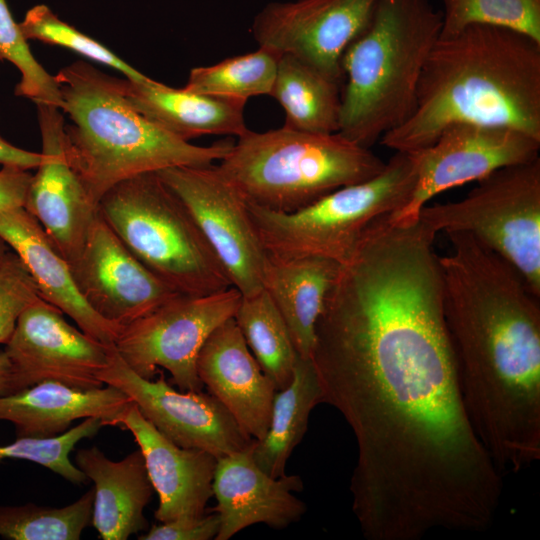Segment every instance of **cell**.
<instances>
[{"mask_svg": "<svg viewBox=\"0 0 540 540\" xmlns=\"http://www.w3.org/2000/svg\"><path fill=\"white\" fill-rule=\"evenodd\" d=\"M439 256L411 237L361 244L340 264L315 328L324 403L357 443L352 510L368 540L480 532L503 481L460 393Z\"/></svg>", "mask_w": 540, "mask_h": 540, "instance_id": "6da1fadb", "label": "cell"}, {"mask_svg": "<svg viewBox=\"0 0 540 540\" xmlns=\"http://www.w3.org/2000/svg\"><path fill=\"white\" fill-rule=\"evenodd\" d=\"M460 122L506 126L540 139V42L482 24L440 36L423 67L412 115L380 143L395 152L418 151Z\"/></svg>", "mask_w": 540, "mask_h": 540, "instance_id": "7a4b0ae2", "label": "cell"}, {"mask_svg": "<svg viewBox=\"0 0 540 540\" xmlns=\"http://www.w3.org/2000/svg\"><path fill=\"white\" fill-rule=\"evenodd\" d=\"M64 125L65 151L89 196L98 205L115 184L147 172L179 166H208L230 151L233 141L198 146L151 122L126 101L120 78L85 61L55 75Z\"/></svg>", "mask_w": 540, "mask_h": 540, "instance_id": "3957f363", "label": "cell"}, {"mask_svg": "<svg viewBox=\"0 0 540 540\" xmlns=\"http://www.w3.org/2000/svg\"><path fill=\"white\" fill-rule=\"evenodd\" d=\"M441 30L442 12L429 0H378L369 25L342 57L338 133L370 149L407 121Z\"/></svg>", "mask_w": 540, "mask_h": 540, "instance_id": "277c9868", "label": "cell"}, {"mask_svg": "<svg viewBox=\"0 0 540 540\" xmlns=\"http://www.w3.org/2000/svg\"><path fill=\"white\" fill-rule=\"evenodd\" d=\"M217 167L246 201L280 212L304 208L385 167L380 157L340 133H312L282 126L248 129Z\"/></svg>", "mask_w": 540, "mask_h": 540, "instance_id": "5b68a950", "label": "cell"}, {"mask_svg": "<svg viewBox=\"0 0 540 540\" xmlns=\"http://www.w3.org/2000/svg\"><path fill=\"white\" fill-rule=\"evenodd\" d=\"M98 210L131 253L175 292L198 296L232 287L192 214L156 172L115 184Z\"/></svg>", "mask_w": 540, "mask_h": 540, "instance_id": "8992f818", "label": "cell"}, {"mask_svg": "<svg viewBox=\"0 0 540 540\" xmlns=\"http://www.w3.org/2000/svg\"><path fill=\"white\" fill-rule=\"evenodd\" d=\"M411 152L396 151L376 176L341 187L293 212L247 203L248 214L271 260L317 256L345 262L378 220L397 214L416 184Z\"/></svg>", "mask_w": 540, "mask_h": 540, "instance_id": "52a82bcc", "label": "cell"}, {"mask_svg": "<svg viewBox=\"0 0 540 540\" xmlns=\"http://www.w3.org/2000/svg\"><path fill=\"white\" fill-rule=\"evenodd\" d=\"M418 218L435 234L471 235L540 297V157L492 172L459 201L426 204Z\"/></svg>", "mask_w": 540, "mask_h": 540, "instance_id": "ba28073f", "label": "cell"}, {"mask_svg": "<svg viewBox=\"0 0 540 540\" xmlns=\"http://www.w3.org/2000/svg\"><path fill=\"white\" fill-rule=\"evenodd\" d=\"M235 287L208 295L177 294L123 327L114 347L139 376L153 379L159 368L182 391H201L198 354L210 334L234 314L241 300Z\"/></svg>", "mask_w": 540, "mask_h": 540, "instance_id": "9c48e42d", "label": "cell"}, {"mask_svg": "<svg viewBox=\"0 0 540 540\" xmlns=\"http://www.w3.org/2000/svg\"><path fill=\"white\" fill-rule=\"evenodd\" d=\"M156 173L186 205L232 286L242 296L262 290L268 257L245 198L217 164L171 167Z\"/></svg>", "mask_w": 540, "mask_h": 540, "instance_id": "30bf717a", "label": "cell"}, {"mask_svg": "<svg viewBox=\"0 0 540 540\" xmlns=\"http://www.w3.org/2000/svg\"><path fill=\"white\" fill-rule=\"evenodd\" d=\"M540 139L520 130L470 122L445 128L428 147L411 152L416 184L408 203L391 218L414 220L431 198L492 172L539 157Z\"/></svg>", "mask_w": 540, "mask_h": 540, "instance_id": "8fae6325", "label": "cell"}, {"mask_svg": "<svg viewBox=\"0 0 540 540\" xmlns=\"http://www.w3.org/2000/svg\"><path fill=\"white\" fill-rule=\"evenodd\" d=\"M100 378L105 385L125 392L141 414L180 447L201 449L219 458L254 442L211 394L176 390L163 375L157 380L143 378L129 368L115 347Z\"/></svg>", "mask_w": 540, "mask_h": 540, "instance_id": "7c38bea8", "label": "cell"}, {"mask_svg": "<svg viewBox=\"0 0 540 540\" xmlns=\"http://www.w3.org/2000/svg\"><path fill=\"white\" fill-rule=\"evenodd\" d=\"M378 0L270 2L250 31L259 46L290 54L343 83L342 57L369 25Z\"/></svg>", "mask_w": 540, "mask_h": 540, "instance_id": "4fadbf2b", "label": "cell"}, {"mask_svg": "<svg viewBox=\"0 0 540 540\" xmlns=\"http://www.w3.org/2000/svg\"><path fill=\"white\" fill-rule=\"evenodd\" d=\"M113 347L70 325L41 298L21 314L4 350L21 390L47 380L90 390L105 385L100 373Z\"/></svg>", "mask_w": 540, "mask_h": 540, "instance_id": "5bb4252c", "label": "cell"}, {"mask_svg": "<svg viewBox=\"0 0 540 540\" xmlns=\"http://www.w3.org/2000/svg\"><path fill=\"white\" fill-rule=\"evenodd\" d=\"M69 266L86 303L121 329L179 294L131 253L99 210L79 256Z\"/></svg>", "mask_w": 540, "mask_h": 540, "instance_id": "9a60e30c", "label": "cell"}, {"mask_svg": "<svg viewBox=\"0 0 540 540\" xmlns=\"http://www.w3.org/2000/svg\"><path fill=\"white\" fill-rule=\"evenodd\" d=\"M36 106L42 159L36 174L32 175L23 207L71 263L83 248L98 214V205L67 158L61 109L47 103Z\"/></svg>", "mask_w": 540, "mask_h": 540, "instance_id": "2e32d148", "label": "cell"}, {"mask_svg": "<svg viewBox=\"0 0 540 540\" xmlns=\"http://www.w3.org/2000/svg\"><path fill=\"white\" fill-rule=\"evenodd\" d=\"M252 444L217 459L212 484L217 504L212 511L220 528L215 540H228L254 524L285 529L306 512V504L294 496L303 490L301 477H271L254 461Z\"/></svg>", "mask_w": 540, "mask_h": 540, "instance_id": "e0dca14e", "label": "cell"}, {"mask_svg": "<svg viewBox=\"0 0 540 540\" xmlns=\"http://www.w3.org/2000/svg\"><path fill=\"white\" fill-rule=\"evenodd\" d=\"M197 374L208 393L254 440L267 432L277 391L251 353L234 317L219 325L203 344Z\"/></svg>", "mask_w": 540, "mask_h": 540, "instance_id": "ac0fdd59", "label": "cell"}, {"mask_svg": "<svg viewBox=\"0 0 540 540\" xmlns=\"http://www.w3.org/2000/svg\"><path fill=\"white\" fill-rule=\"evenodd\" d=\"M121 424V429L133 435L158 495L155 519L168 522L205 514L213 496L218 458L207 451L183 448L170 441L141 414L134 402Z\"/></svg>", "mask_w": 540, "mask_h": 540, "instance_id": "d6986e66", "label": "cell"}, {"mask_svg": "<svg viewBox=\"0 0 540 540\" xmlns=\"http://www.w3.org/2000/svg\"><path fill=\"white\" fill-rule=\"evenodd\" d=\"M132 399L112 385L81 390L53 380L0 396V420L15 426L17 438L58 436L74 421L97 417L104 426L121 428Z\"/></svg>", "mask_w": 540, "mask_h": 540, "instance_id": "ffe728a7", "label": "cell"}, {"mask_svg": "<svg viewBox=\"0 0 540 540\" xmlns=\"http://www.w3.org/2000/svg\"><path fill=\"white\" fill-rule=\"evenodd\" d=\"M0 237L23 261L43 300L68 315L89 336L114 345L121 328L103 319L86 303L69 263L24 207L0 212Z\"/></svg>", "mask_w": 540, "mask_h": 540, "instance_id": "44dd1931", "label": "cell"}, {"mask_svg": "<svg viewBox=\"0 0 540 540\" xmlns=\"http://www.w3.org/2000/svg\"><path fill=\"white\" fill-rule=\"evenodd\" d=\"M75 465L94 483L92 525L100 539L126 540L149 529L144 509L155 491L140 449L113 461L91 446L76 451Z\"/></svg>", "mask_w": 540, "mask_h": 540, "instance_id": "7402d4cb", "label": "cell"}, {"mask_svg": "<svg viewBox=\"0 0 540 540\" xmlns=\"http://www.w3.org/2000/svg\"><path fill=\"white\" fill-rule=\"evenodd\" d=\"M120 87L133 109L186 141L204 135L239 137L248 130L247 102L172 88L148 76L139 81L125 77L120 79Z\"/></svg>", "mask_w": 540, "mask_h": 540, "instance_id": "603a6c76", "label": "cell"}, {"mask_svg": "<svg viewBox=\"0 0 540 540\" xmlns=\"http://www.w3.org/2000/svg\"><path fill=\"white\" fill-rule=\"evenodd\" d=\"M339 266L317 256L285 261L268 258L266 262L263 288L282 315L302 359L312 358L316 324Z\"/></svg>", "mask_w": 540, "mask_h": 540, "instance_id": "cb8c5ba5", "label": "cell"}, {"mask_svg": "<svg viewBox=\"0 0 540 540\" xmlns=\"http://www.w3.org/2000/svg\"><path fill=\"white\" fill-rule=\"evenodd\" d=\"M324 403V394L312 359L297 358L293 378L273 397L266 434L252 444L256 464L271 477L285 475L289 457L302 441L314 407Z\"/></svg>", "mask_w": 540, "mask_h": 540, "instance_id": "d4e9b609", "label": "cell"}, {"mask_svg": "<svg viewBox=\"0 0 540 540\" xmlns=\"http://www.w3.org/2000/svg\"><path fill=\"white\" fill-rule=\"evenodd\" d=\"M342 84L306 62L281 54L270 93L285 113L284 126L312 133L339 130Z\"/></svg>", "mask_w": 540, "mask_h": 540, "instance_id": "484cf974", "label": "cell"}, {"mask_svg": "<svg viewBox=\"0 0 540 540\" xmlns=\"http://www.w3.org/2000/svg\"><path fill=\"white\" fill-rule=\"evenodd\" d=\"M234 319L276 390L287 387L293 378L298 354L288 327L266 290L241 296Z\"/></svg>", "mask_w": 540, "mask_h": 540, "instance_id": "4316f807", "label": "cell"}, {"mask_svg": "<svg viewBox=\"0 0 540 540\" xmlns=\"http://www.w3.org/2000/svg\"><path fill=\"white\" fill-rule=\"evenodd\" d=\"M280 55L259 46L255 51L228 57L213 65L194 67L183 88L196 94L243 102L254 96H270Z\"/></svg>", "mask_w": 540, "mask_h": 540, "instance_id": "83f0119b", "label": "cell"}, {"mask_svg": "<svg viewBox=\"0 0 540 540\" xmlns=\"http://www.w3.org/2000/svg\"><path fill=\"white\" fill-rule=\"evenodd\" d=\"M94 488L63 507L0 505V536L9 540H79L92 525Z\"/></svg>", "mask_w": 540, "mask_h": 540, "instance_id": "f1b7e54d", "label": "cell"}, {"mask_svg": "<svg viewBox=\"0 0 540 540\" xmlns=\"http://www.w3.org/2000/svg\"><path fill=\"white\" fill-rule=\"evenodd\" d=\"M440 36L467 26H498L523 33L540 42V0H443Z\"/></svg>", "mask_w": 540, "mask_h": 540, "instance_id": "f546056e", "label": "cell"}, {"mask_svg": "<svg viewBox=\"0 0 540 540\" xmlns=\"http://www.w3.org/2000/svg\"><path fill=\"white\" fill-rule=\"evenodd\" d=\"M19 26L27 40H38L65 47L85 58L118 70L130 80L139 81L147 77L100 42L62 21L45 4H38L30 8Z\"/></svg>", "mask_w": 540, "mask_h": 540, "instance_id": "4dcf8cb0", "label": "cell"}, {"mask_svg": "<svg viewBox=\"0 0 540 540\" xmlns=\"http://www.w3.org/2000/svg\"><path fill=\"white\" fill-rule=\"evenodd\" d=\"M104 426L101 419L89 417L65 433L51 438H17L13 443L0 446V462L22 459L48 468L73 484L86 483L87 476L69 458L76 444L95 436Z\"/></svg>", "mask_w": 540, "mask_h": 540, "instance_id": "1f68e13d", "label": "cell"}, {"mask_svg": "<svg viewBox=\"0 0 540 540\" xmlns=\"http://www.w3.org/2000/svg\"><path fill=\"white\" fill-rule=\"evenodd\" d=\"M27 41L6 0H0V61H8L20 72L15 94L35 104L47 103L60 108L61 99L55 76L36 60Z\"/></svg>", "mask_w": 540, "mask_h": 540, "instance_id": "d6a6232c", "label": "cell"}, {"mask_svg": "<svg viewBox=\"0 0 540 540\" xmlns=\"http://www.w3.org/2000/svg\"><path fill=\"white\" fill-rule=\"evenodd\" d=\"M40 299L27 267L10 250L0 262V344L8 343L21 314Z\"/></svg>", "mask_w": 540, "mask_h": 540, "instance_id": "836d02e7", "label": "cell"}, {"mask_svg": "<svg viewBox=\"0 0 540 540\" xmlns=\"http://www.w3.org/2000/svg\"><path fill=\"white\" fill-rule=\"evenodd\" d=\"M220 528L217 513H205L196 517H182L153 525L139 540H211L215 539Z\"/></svg>", "mask_w": 540, "mask_h": 540, "instance_id": "e575fe53", "label": "cell"}, {"mask_svg": "<svg viewBox=\"0 0 540 540\" xmlns=\"http://www.w3.org/2000/svg\"><path fill=\"white\" fill-rule=\"evenodd\" d=\"M32 174L12 166L0 169V212L23 207Z\"/></svg>", "mask_w": 540, "mask_h": 540, "instance_id": "d590c367", "label": "cell"}, {"mask_svg": "<svg viewBox=\"0 0 540 540\" xmlns=\"http://www.w3.org/2000/svg\"><path fill=\"white\" fill-rule=\"evenodd\" d=\"M41 152H31L16 147L0 136V164L29 170L37 168L41 162Z\"/></svg>", "mask_w": 540, "mask_h": 540, "instance_id": "8d00e7d4", "label": "cell"}, {"mask_svg": "<svg viewBox=\"0 0 540 540\" xmlns=\"http://www.w3.org/2000/svg\"><path fill=\"white\" fill-rule=\"evenodd\" d=\"M21 391L14 367L5 350L0 351V396Z\"/></svg>", "mask_w": 540, "mask_h": 540, "instance_id": "74e56055", "label": "cell"}, {"mask_svg": "<svg viewBox=\"0 0 540 540\" xmlns=\"http://www.w3.org/2000/svg\"><path fill=\"white\" fill-rule=\"evenodd\" d=\"M10 250L8 244L0 237V262Z\"/></svg>", "mask_w": 540, "mask_h": 540, "instance_id": "f35d334b", "label": "cell"}]
</instances>
